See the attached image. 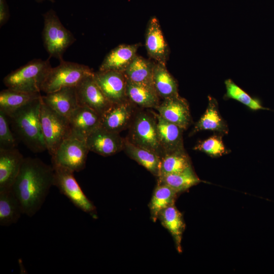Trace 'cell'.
Masks as SVG:
<instances>
[{
  "label": "cell",
  "mask_w": 274,
  "mask_h": 274,
  "mask_svg": "<svg viewBox=\"0 0 274 274\" xmlns=\"http://www.w3.org/2000/svg\"><path fill=\"white\" fill-rule=\"evenodd\" d=\"M54 176L52 165L38 158H24L11 189L23 214L31 217L39 211L54 186Z\"/></svg>",
  "instance_id": "obj_1"
},
{
  "label": "cell",
  "mask_w": 274,
  "mask_h": 274,
  "mask_svg": "<svg viewBox=\"0 0 274 274\" xmlns=\"http://www.w3.org/2000/svg\"><path fill=\"white\" fill-rule=\"evenodd\" d=\"M42 96L19 109L8 117L13 129L32 152L47 150L40 119Z\"/></svg>",
  "instance_id": "obj_2"
},
{
  "label": "cell",
  "mask_w": 274,
  "mask_h": 274,
  "mask_svg": "<svg viewBox=\"0 0 274 274\" xmlns=\"http://www.w3.org/2000/svg\"><path fill=\"white\" fill-rule=\"evenodd\" d=\"M51 66L49 59H34L12 71L4 79L10 89L29 93H40L42 85Z\"/></svg>",
  "instance_id": "obj_3"
},
{
  "label": "cell",
  "mask_w": 274,
  "mask_h": 274,
  "mask_svg": "<svg viewBox=\"0 0 274 274\" xmlns=\"http://www.w3.org/2000/svg\"><path fill=\"white\" fill-rule=\"evenodd\" d=\"M128 138L132 144L150 150L161 157L164 155L160 144L157 120L154 112L143 110L136 112L129 125Z\"/></svg>",
  "instance_id": "obj_4"
},
{
  "label": "cell",
  "mask_w": 274,
  "mask_h": 274,
  "mask_svg": "<svg viewBox=\"0 0 274 274\" xmlns=\"http://www.w3.org/2000/svg\"><path fill=\"white\" fill-rule=\"evenodd\" d=\"M44 27L42 38L50 57L63 60L66 50L75 41L73 33L62 24L56 12L50 9L43 15Z\"/></svg>",
  "instance_id": "obj_5"
},
{
  "label": "cell",
  "mask_w": 274,
  "mask_h": 274,
  "mask_svg": "<svg viewBox=\"0 0 274 274\" xmlns=\"http://www.w3.org/2000/svg\"><path fill=\"white\" fill-rule=\"evenodd\" d=\"M93 74L94 72L87 65L61 60L58 66L52 67L49 71L41 91L47 94L63 87H76L85 78Z\"/></svg>",
  "instance_id": "obj_6"
},
{
  "label": "cell",
  "mask_w": 274,
  "mask_h": 274,
  "mask_svg": "<svg viewBox=\"0 0 274 274\" xmlns=\"http://www.w3.org/2000/svg\"><path fill=\"white\" fill-rule=\"evenodd\" d=\"M40 119L47 150L52 156L62 142L71 136L69 120L46 105L43 100Z\"/></svg>",
  "instance_id": "obj_7"
},
{
  "label": "cell",
  "mask_w": 274,
  "mask_h": 274,
  "mask_svg": "<svg viewBox=\"0 0 274 274\" xmlns=\"http://www.w3.org/2000/svg\"><path fill=\"white\" fill-rule=\"evenodd\" d=\"M53 167L54 186L76 207L96 218V208L82 190L74 176V172L59 166Z\"/></svg>",
  "instance_id": "obj_8"
},
{
  "label": "cell",
  "mask_w": 274,
  "mask_h": 274,
  "mask_svg": "<svg viewBox=\"0 0 274 274\" xmlns=\"http://www.w3.org/2000/svg\"><path fill=\"white\" fill-rule=\"evenodd\" d=\"M89 151L86 140L70 136L62 142L51 156L52 165L79 172L85 167Z\"/></svg>",
  "instance_id": "obj_9"
},
{
  "label": "cell",
  "mask_w": 274,
  "mask_h": 274,
  "mask_svg": "<svg viewBox=\"0 0 274 274\" xmlns=\"http://www.w3.org/2000/svg\"><path fill=\"white\" fill-rule=\"evenodd\" d=\"M93 74L85 78L76 86L77 100L79 106L87 107L101 117L113 104L96 83Z\"/></svg>",
  "instance_id": "obj_10"
},
{
  "label": "cell",
  "mask_w": 274,
  "mask_h": 274,
  "mask_svg": "<svg viewBox=\"0 0 274 274\" xmlns=\"http://www.w3.org/2000/svg\"><path fill=\"white\" fill-rule=\"evenodd\" d=\"M94 80L107 98L113 104L128 101L126 95V77L123 72L98 71L94 72Z\"/></svg>",
  "instance_id": "obj_11"
},
{
  "label": "cell",
  "mask_w": 274,
  "mask_h": 274,
  "mask_svg": "<svg viewBox=\"0 0 274 274\" xmlns=\"http://www.w3.org/2000/svg\"><path fill=\"white\" fill-rule=\"evenodd\" d=\"M89 151L103 156L114 155L123 150L124 139L118 133L100 126L86 139Z\"/></svg>",
  "instance_id": "obj_12"
},
{
  "label": "cell",
  "mask_w": 274,
  "mask_h": 274,
  "mask_svg": "<svg viewBox=\"0 0 274 274\" xmlns=\"http://www.w3.org/2000/svg\"><path fill=\"white\" fill-rule=\"evenodd\" d=\"M145 47L148 55L155 62L166 65L169 49L164 37L158 18L152 16L147 24Z\"/></svg>",
  "instance_id": "obj_13"
},
{
  "label": "cell",
  "mask_w": 274,
  "mask_h": 274,
  "mask_svg": "<svg viewBox=\"0 0 274 274\" xmlns=\"http://www.w3.org/2000/svg\"><path fill=\"white\" fill-rule=\"evenodd\" d=\"M155 109L165 120L184 130L186 129L191 122L188 104L179 95L163 99Z\"/></svg>",
  "instance_id": "obj_14"
},
{
  "label": "cell",
  "mask_w": 274,
  "mask_h": 274,
  "mask_svg": "<svg viewBox=\"0 0 274 274\" xmlns=\"http://www.w3.org/2000/svg\"><path fill=\"white\" fill-rule=\"evenodd\" d=\"M24 159L16 148H0V192L12 189Z\"/></svg>",
  "instance_id": "obj_15"
},
{
  "label": "cell",
  "mask_w": 274,
  "mask_h": 274,
  "mask_svg": "<svg viewBox=\"0 0 274 274\" xmlns=\"http://www.w3.org/2000/svg\"><path fill=\"white\" fill-rule=\"evenodd\" d=\"M68 120L71 136L84 140L101 125V116L85 106H79L71 115Z\"/></svg>",
  "instance_id": "obj_16"
},
{
  "label": "cell",
  "mask_w": 274,
  "mask_h": 274,
  "mask_svg": "<svg viewBox=\"0 0 274 274\" xmlns=\"http://www.w3.org/2000/svg\"><path fill=\"white\" fill-rule=\"evenodd\" d=\"M133 106L130 101L113 104L101 117L100 126L119 133L130 125L133 117Z\"/></svg>",
  "instance_id": "obj_17"
},
{
  "label": "cell",
  "mask_w": 274,
  "mask_h": 274,
  "mask_svg": "<svg viewBox=\"0 0 274 274\" xmlns=\"http://www.w3.org/2000/svg\"><path fill=\"white\" fill-rule=\"evenodd\" d=\"M140 43L121 44L109 52L99 67L100 71H114L124 73L137 55Z\"/></svg>",
  "instance_id": "obj_18"
},
{
  "label": "cell",
  "mask_w": 274,
  "mask_h": 274,
  "mask_svg": "<svg viewBox=\"0 0 274 274\" xmlns=\"http://www.w3.org/2000/svg\"><path fill=\"white\" fill-rule=\"evenodd\" d=\"M42 98L46 105L68 119L79 107L76 87H63L42 95Z\"/></svg>",
  "instance_id": "obj_19"
},
{
  "label": "cell",
  "mask_w": 274,
  "mask_h": 274,
  "mask_svg": "<svg viewBox=\"0 0 274 274\" xmlns=\"http://www.w3.org/2000/svg\"><path fill=\"white\" fill-rule=\"evenodd\" d=\"M157 120L158 135L164 154L176 151L184 150L183 140L184 129L168 122L155 113Z\"/></svg>",
  "instance_id": "obj_20"
},
{
  "label": "cell",
  "mask_w": 274,
  "mask_h": 274,
  "mask_svg": "<svg viewBox=\"0 0 274 274\" xmlns=\"http://www.w3.org/2000/svg\"><path fill=\"white\" fill-rule=\"evenodd\" d=\"M126 95L132 104L142 108L156 109L160 104V97L153 86L135 83L127 78Z\"/></svg>",
  "instance_id": "obj_21"
},
{
  "label": "cell",
  "mask_w": 274,
  "mask_h": 274,
  "mask_svg": "<svg viewBox=\"0 0 274 274\" xmlns=\"http://www.w3.org/2000/svg\"><path fill=\"white\" fill-rule=\"evenodd\" d=\"M123 150L128 156L153 175L157 177L160 176L161 157L156 153L132 144L127 138L124 139Z\"/></svg>",
  "instance_id": "obj_22"
},
{
  "label": "cell",
  "mask_w": 274,
  "mask_h": 274,
  "mask_svg": "<svg viewBox=\"0 0 274 274\" xmlns=\"http://www.w3.org/2000/svg\"><path fill=\"white\" fill-rule=\"evenodd\" d=\"M158 219L170 233L178 251L181 252V242L185 224L181 212L174 204L163 210L160 213Z\"/></svg>",
  "instance_id": "obj_23"
},
{
  "label": "cell",
  "mask_w": 274,
  "mask_h": 274,
  "mask_svg": "<svg viewBox=\"0 0 274 274\" xmlns=\"http://www.w3.org/2000/svg\"><path fill=\"white\" fill-rule=\"evenodd\" d=\"M41 96L40 93H29L7 88L0 92V111L9 117L19 109Z\"/></svg>",
  "instance_id": "obj_24"
},
{
  "label": "cell",
  "mask_w": 274,
  "mask_h": 274,
  "mask_svg": "<svg viewBox=\"0 0 274 274\" xmlns=\"http://www.w3.org/2000/svg\"><path fill=\"white\" fill-rule=\"evenodd\" d=\"M153 83L159 97L163 99L179 95L177 82L165 64L155 62Z\"/></svg>",
  "instance_id": "obj_25"
},
{
  "label": "cell",
  "mask_w": 274,
  "mask_h": 274,
  "mask_svg": "<svg viewBox=\"0 0 274 274\" xmlns=\"http://www.w3.org/2000/svg\"><path fill=\"white\" fill-rule=\"evenodd\" d=\"M155 61L136 55L124 73L126 78L133 82L154 87L153 73Z\"/></svg>",
  "instance_id": "obj_26"
},
{
  "label": "cell",
  "mask_w": 274,
  "mask_h": 274,
  "mask_svg": "<svg viewBox=\"0 0 274 274\" xmlns=\"http://www.w3.org/2000/svg\"><path fill=\"white\" fill-rule=\"evenodd\" d=\"M23 214L21 204L12 190L0 192V225L16 223Z\"/></svg>",
  "instance_id": "obj_27"
},
{
  "label": "cell",
  "mask_w": 274,
  "mask_h": 274,
  "mask_svg": "<svg viewBox=\"0 0 274 274\" xmlns=\"http://www.w3.org/2000/svg\"><path fill=\"white\" fill-rule=\"evenodd\" d=\"M178 194L169 186L157 182L149 204L151 218L153 222L158 220L163 210L174 204Z\"/></svg>",
  "instance_id": "obj_28"
},
{
  "label": "cell",
  "mask_w": 274,
  "mask_h": 274,
  "mask_svg": "<svg viewBox=\"0 0 274 274\" xmlns=\"http://www.w3.org/2000/svg\"><path fill=\"white\" fill-rule=\"evenodd\" d=\"M201 130H212L222 133L227 132L228 128L223 120L215 100L210 98L204 113L196 123L191 133Z\"/></svg>",
  "instance_id": "obj_29"
},
{
  "label": "cell",
  "mask_w": 274,
  "mask_h": 274,
  "mask_svg": "<svg viewBox=\"0 0 274 274\" xmlns=\"http://www.w3.org/2000/svg\"><path fill=\"white\" fill-rule=\"evenodd\" d=\"M157 178V182L169 186L178 193L186 191L201 182L192 166L182 172L160 176Z\"/></svg>",
  "instance_id": "obj_30"
},
{
  "label": "cell",
  "mask_w": 274,
  "mask_h": 274,
  "mask_svg": "<svg viewBox=\"0 0 274 274\" xmlns=\"http://www.w3.org/2000/svg\"><path fill=\"white\" fill-rule=\"evenodd\" d=\"M191 166L190 158L185 149L167 153L161 158L159 176L179 173Z\"/></svg>",
  "instance_id": "obj_31"
},
{
  "label": "cell",
  "mask_w": 274,
  "mask_h": 274,
  "mask_svg": "<svg viewBox=\"0 0 274 274\" xmlns=\"http://www.w3.org/2000/svg\"><path fill=\"white\" fill-rule=\"evenodd\" d=\"M225 84L227 97L237 100L253 110H269L263 107L258 100L251 97L232 80H226Z\"/></svg>",
  "instance_id": "obj_32"
},
{
  "label": "cell",
  "mask_w": 274,
  "mask_h": 274,
  "mask_svg": "<svg viewBox=\"0 0 274 274\" xmlns=\"http://www.w3.org/2000/svg\"><path fill=\"white\" fill-rule=\"evenodd\" d=\"M194 150L204 152L213 156H220L226 153L220 136L214 135L196 145Z\"/></svg>",
  "instance_id": "obj_33"
},
{
  "label": "cell",
  "mask_w": 274,
  "mask_h": 274,
  "mask_svg": "<svg viewBox=\"0 0 274 274\" xmlns=\"http://www.w3.org/2000/svg\"><path fill=\"white\" fill-rule=\"evenodd\" d=\"M8 117L0 111V148H15L17 142L9 126Z\"/></svg>",
  "instance_id": "obj_34"
},
{
  "label": "cell",
  "mask_w": 274,
  "mask_h": 274,
  "mask_svg": "<svg viewBox=\"0 0 274 274\" xmlns=\"http://www.w3.org/2000/svg\"><path fill=\"white\" fill-rule=\"evenodd\" d=\"M10 12L6 0H0V26L4 25L9 20Z\"/></svg>",
  "instance_id": "obj_35"
},
{
  "label": "cell",
  "mask_w": 274,
  "mask_h": 274,
  "mask_svg": "<svg viewBox=\"0 0 274 274\" xmlns=\"http://www.w3.org/2000/svg\"><path fill=\"white\" fill-rule=\"evenodd\" d=\"M36 2H43V1H50L52 3H54L55 2V1L54 0H35Z\"/></svg>",
  "instance_id": "obj_36"
}]
</instances>
